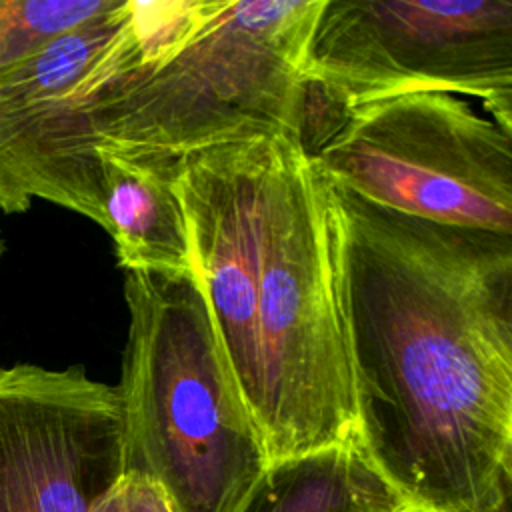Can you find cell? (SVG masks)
<instances>
[{"instance_id": "1", "label": "cell", "mask_w": 512, "mask_h": 512, "mask_svg": "<svg viewBox=\"0 0 512 512\" xmlns=\"http://www.w3.org/2000/svg\"><path fill=\"white\" fill-rule=\"evenodd\" d=\"M332 192L354 442L408 508L500 512L512 488V236Z\"/></svg>"}, {"instance_id": "2", "label": "cell", "mask_w": 512, "mask_h": 512, "mask_svg": "<svg viewBox=\"0 0 512 512\" xmlns=\"http://www.w3.org/2000/svg\"><path fill=\"white\" fill-rule=\"evenodd\" d=\"M216 340L270 464L354 442L330 180L264 134L174 162Z\"/></svg>"}, {"instance_id": "3", "label": "cell", "mask_w": 512, "mask_h": 512, "mask_svg": "<svg viewBox=\"0 0 512 512\" xmlns=\"http://www.w3.org/2000/svg\"><path fill=\"white\" fill-rule=\"evenodd\" d=\"M324 0L138 2L144 54L98 102V150L178 158L264 134L300 140Z\"/></svg>"}, {"instance_id": "4", "label": "cell", "mask_w": 512, "mask_h": 512, "mask_svg": "<svg viewBox=\"0 0 512 512\" xmlns=\"http://www.w3.org/2000/svg\"><path fill=\"white\" fill-rule=\"evenodd\" d=\"M118 388L124 472L156 484L172 512H236L270 468L222 358L194 272H128Z\"/></svg>"}, {"instance_id": "5", "label": "cell", "mask_w": 512, "mask_h": 512, "mask_svg": "<svg viewBox=\"0 0 512 512\" xmlns=\"http://www.w3.org/2000/svg\"><path fill=\"white\" fill-rule=\"evenodd\" d=\"M300 144L334 186L366 202L512 236V134L470 98L412 90L308 112Z\"/></svg>"}, {"instance_id": "6", "label": "cell", "mask_w": 512, "mask_h": 512, "mask_svg": "<svg viewBox=\"0 0 512 512\" xmlns=\"http://www.w3.org/2000/svg\"><path fill=\"white\" fill-rule=\"evenodd\" d=\"M304 70V114L440 90L512 134V0H324Z\"/></svg>"}, {"instance_id": "7", "label": "cell", "mask_w": 512, "mask_h": 512, "mask_svg": "<svg viewBox=\"0 0 512 512\" xmlns=\"http://www.w3.org/2000/svg\"><path fill=\"white\" fill-rule=\"evenodd\" d=\"M142 54L136 0H112L0 74V212L40 198L104 224L94 112Z\"/></svg>"}, {"instance_id": "8", "label": "cell", "mask_w": 512, "mask_h": 512, "mask_svg": "<svg viewBox=\"0 0 512 512\" xmlns=\"http://www.w3.org/2000/svg\"><path fill=\"white\" fill-rule=\"evenodd\" d=\"M122 474L116 386L82 366H0V512H92Z\"/></svg>"}, {"instance_id": "9", "label": "cell", "mask_w": 512, "mask_h": 512, "mask_svg": "<svg viewBox=\"0 0 512 512\" xmlns=\"http://www.w3.org/2000/svg\"><path fill=\"white\" fill-rule=\"evenodd\" d=\"M102 228L126 272H194L192 242L174 182V162L98 150Z\"/></svg>"}, {"instance_id": "10", "label": "cell", "mask_w": 512, "mask_h": 512, "mask_svg": "<svg viewBox=\"0 0 512 512\" xmlns=\"http://www.w3.org/2000/svg\"><path fill=\"white\" fill-rule=\"evenodd\" d=\"M356 442L270 464L236 512H398Z\"/></svg>"}, {"instance_id": "11", "label": "cell", "mask_w": 512, "mask_h": 512, "mask_svg": "<svg viewBox=\"0 0 512 512\" xmlns=\"http://www.w3.org/2000/svg\"><path fill=\"white\" fill-rule=\"evenodd\" d=\"M112 0H0V74L46 40L106 10Z\"/></svg>"}, {"instance_id": "12", "label": "cell", "mask_w": 512, "mask_h": 512, "mask_svg": "<svg viewBox=\"0 0 512 512\" xmlns=\"http://www.w3.org/2000/svg\"><path fill=\"white\" fill-rule=\"evenodd\" d=\"M92 512H172L164 492L150 480L124 472Z\"/></svg>"}, {"instance_id": "13", "label": "cell", "mask_w": 512, "mask_h": 512, "mask_svg": "<svg viewBox=\"0 0 512 512\" xmlns=\"http://www.w3.org/2000/svg\"><path fill=\"white\" fill-rule=\"evenodd\" d=\"M4 252H6V242H4V238H2V232H0V258L4 256Z\"/></svg>"}, {"instance_id": "14", "label": "cell", "mask_w": 512, "mask_h": 512, "mask_svg": "<svg viewBox=\"0 0 512 512\" xmlns=\"http://www.w3.org/2000/svg\"><path fill=\"white\" fill-rule=\"evenodd\" d=\"M398 512H424V510H418V508H408V506H402Z\"/></svg>"}]
</instances>
